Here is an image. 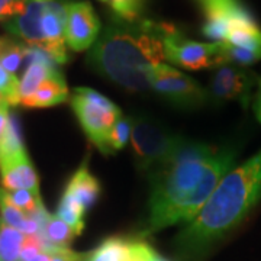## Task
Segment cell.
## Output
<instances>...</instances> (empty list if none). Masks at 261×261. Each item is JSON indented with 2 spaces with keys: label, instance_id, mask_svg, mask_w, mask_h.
Returning <instances> with one entry per match:
<instances>
[{
  "label": "cell",
  "instance_id": "44dd1931",
  "mask_svg": "<svg viewBox=\"0 0 261 261\" xmlns=\"http://www.w3.org/2000/svg\"><path fill=\"white\" fill-rule=\"evenodd\" d=\"M25 58L27 45H22L6 37H0V65L6 71L15 74Z\"/></svg>",
  "mask_w": 261,
  "mask_h": 261
},
{
  "label": "cell",
  "instance_id": "2e32d148",
  "mask_svg": "<svg viewBox=\"0 0 261 261\" xmlns=\"http://www.w3.org/2000/svg\"><path fill=\"white\" fill-rule=\"evenodd\" d=\"M0 215H2V219H0L2 222H5L15 229H19L25 235L41 233V225L13 205L3 187H0Z\"/></svg>",
  "mask_w": 261,
  "mask_h": 261
},
{
  "label": "cell",
  "instance_id": "7c38bea8",
  "mask_svg": "<svg viewBox=\"0 0 261 261\" xmlns=\"http://www.w3.org/2000/svg\"><path fill=\"white\" fill-rule=\"evenodd\" d=\"M47 0H28L27 9L20 15L5 23L10 34L23 39L29 47L44 48L45 38L42 34V16L45 12Z\"/></svg>",
  "mask_w": 261,
  "mask_h": 261
},
{
  "label": "cell",
  "instance_id": "f546056e",
  "mask_svg": "<svg viewBox=\"0 0 261 261\" xmlns=\"http://www.w3.org/2000/svg\"><path fill=\"white\" fill-rule=\"evenodd\" d=\"M254 113H255V118L257 121L261 123V80L258 82V89H257V93H255V99H254Z\"/></svg>",
  "mask_w": 261,
  "mask_h": 261
},
{
  "label": "cell",
  "instance_id": "8fae6325",
  "mask_svg": "<svg viewBox=\"0 0 261 261\" xmlns=\"http://www.w3.org/2000/svg\"><path fill=\"white\" fill-rule=\"evenodd\" d=\"M0 181L6 190H31L39 193V177L27 149L0 161Z\"/></svg>",
  "mask_w": 261,
  "mask_h": 261
},
{
  "label": "cell",
  "instance_id": "8992f818",
  "mask_svg": "<svg viewBox=\"0 0 261 261\" xmlns=\"http://www.w3.org/2000/svg\"><path fill=\"white\" fill-rule=\"evenodd\" d=\"M164 57L170 63L193 71L226 64L222 42L192 41L183 37L171 23L164 38Z\"/></svg>",
  "mask_w": 261,
  "mask_h": 261
},
{
  "label": "cell",
  "instance_id": "6da1fadb",
  "mask_svg": "<svg viewBox=\"0 0 261 261\" xmlns=\"http://www.w3.org/2000/svg\"><path fill=\"white\" fill-rule=\"evenodd\" d=\"M237 152L232 148L186 141L174 157L149 176L147 233L180 222H190L219 181L231 171Z\"/></svg>",
  "mask_w": 261,
  "mask_h": 261
},
{
  "label": "cell",
  "instance_id": "ba28073f",
  "mask_svg": "<svg viewBox=\"0 0 261 261\" xmlns=\"http://www.w3.org/2000/svg\"><path fill=\"white\" fill-rule=\"evenodd\" d=\"M258 77L251 70L233 64H222L216 67L207 89L209 99L216 102L237 100L244 108L250 103L254 84Z\"/></svg>",
  "mask_w": 261,
  "mask_h": 261
},
{
  "label": "cell",
  "instance_id": "f1b7e54d",
  "mask_svg": "<svg viewBox=\"0 0 261 261\" xmlns=\"http://www.w3.org/2000/svg\"><path fill=\"white\" fill-rule=\"evenodd\" d=\"M9 102L8 100H2L0 102V140L5 134V129H6V125H8V121H9Z\"/></svg>",
  "mask_w": 261,
  "mask_h": 261
},
{
  "label": "cell",
  "instance_id": "30bf717a",
  "mask_svg": "<svg viewBox=\"0 0 261 261\" xmlns=\"http://www.w3.org/2000/svg\"><path fill=\"white\" fill-rule=\"evenodd\" d=\"M205 23L202 34L214 42H225L232 25L254 19L240 0H199Z\"/></svg>",
  "mask_w": 261,
  "mask_h": 261
},
{
  "label": "cell",
  "instance_id": "603a6c76",
  "mask_svg": "<svg viewBox=\"0 0 261 261\" xmlns=\"http://www.w3.org/2000/svg\"><path fill=\"white\" fill-rule=\"evenodd\" d=\"M6 195L13 205L31 218L45 211V206L42 203L39 193L31 192V190H6Z\"/></svg>",
  "mask_w": 261,
  "mask_h": 261
},
{
  "label": "cell",
  "instance_id": "9a60e30c",
  "mask_svg": "<svg viewBox=\"0 0 261 261\" xmlns=\"http://www.w3.org/2000/svg\"><path fill=\"white\" fill-rule=\"evenodd\" d=\"M58 71L54 61H32L29 63L22 79L19 80L18 96L19 105L22 100L31 97L37 92V89L42 82H45L49 75Z\"/></svg>",
  "mask_w": 261,
  "mask_h": 261
},
{
  "label": "cell",
  "instance_id": "3957f363",
  "mask_svg": "<svg viewBox=\"0 0 261 261\" xmlns=\"http://www.w3.org/2000/svg\"><path fill=\"white\" fill-rule=\"evenodd\" d=\"M260 200L261 149L219 181L200 212L178 232V251L187 257L206 252L244 222Z\"/></svg>",
  "mask_w": 261,
  "mask_h": 261
},
{
  "label": "cell",
  "instance_id": "484cf974",
  "mask_svg": "<svg viewBox=\"0 0 261 261\" xmlns=\"http://www.w3.org/2000/svg\"><path fill=\"white\" fill-rule=\"evenodd\" d=\"M18 87L19 80L16 75L6 71L0 65V96H3V99H6L10 106L19 105Z\"/></svg>",
  "mask_w": 261,
  "mask_h": 261
},
{
  "label": "cell",
  "instance_id": "4dcf8cb0",
  "mask_svg": "<svg viewBox=\"0 0 261 261\" xmlns=\"http://www.w3.org/2000/svg\"><path fill=\"white\" fill-rule=\"evenodd\" d=\"M147 261H168L167 258H164V257H161L160 254L154 251L152 248H151V251H149L148 257H147Z\"/></svg>",
  "mask_w": 261,
  "mask_h": 261
},
{
  "label": "cell",
  "instance_id": "e0dca14e",
  "mask_svg": "<svg viewBox=\"0 0 261 261\" xmlns=\"http://www.w3.org/2000/svg\"><path fill=\"white\" fill-rule=\"evenodd\" d=\"M39 235L47 244V251L53 248H68L74 237H77L73 228L61 221L57 215H48Z\"/></svg>",
  "mask_w": 261,
  "mask_h": 261
},
{
  "label": "cell",
  "instance_id": "52a82bcc",
  "mask_svg": "<svg viewBox=\"0 0 261 261\" xmlns=\"http://www.w3.org/2000/svg\"><path fill=\"white\" fill-rule=\"evenodd\" d=\"M149 89L180 108H199L209 100L205 87L167 64L155 65L148 75Z\"/></svg>",
  "mask_w": 261,
  "mask_h": 261
},
{
  "label": "cell",
  "instance_id": "d6a6232c",
  "mask_svg": "<svg viewBox=\"0 0 261 261\" xmlns=\"http://www.w3.org/2000/svg\"><path fill=\"white\" fill-rule=\"evenodd\" d=\"M99 2H103V3H108V0H99Z\"/></svg>",
  "mask_w": 261,
  "mask_h": 261
},
{
  "label": "cell",
  "instance_id": "4316f807",
  "mask_svg": "<svg viewBox=\"0 0 261 261\" xmlns=\"http://www.w3.org/2000/svg\"><path fill=\"white\" fill-rule=\"evenodd\" d=\"M28 0H0V20L12 19L27 9Z\"/></svg>",
  "mask_w": 261,
  "mask_h": 261
},
{
  "label": "cell",
  "instance_id": "4fadbf2b",
  "mask_svg": "<svg viewBox=\"0 0 261 261\" xmlns=\"http://www.w3.org/2000/svg\"><path fill=\"white\" fill-rule=\"evenodd\" d=\"M64 192H67L71 197H74L83 207L84 212L93 207L97 199L100 197L102 189H100L99 180L89 171L87 161H84L83 164L77 168L73 177L67 183Z\"/></svg>",
  "mask_w": 261,
  "mask_h": 261
},
{
  "label": "cell",
  "instance_id": "5b68a950",
  "mask_svg": "<svg viewBox=\"0 0 261 261\" xmlns=\"http://www.w3.org/2000/svg\"><path fill=\"white\" fill-rule=\"evenodd\" d=\"M71 108L89 141L102 154L109 151V134L121 116V109L108 97L89 87H75L70 94Z\"/></svg>",
  "mask_w": 261,
  "mask_h": 261
},
{
  "label": "cell",
  "instance_id": "277c9868",
  "mask_svg": "<svg viewBox=\"0 0 261 261\" xmlns=\"http://www.w3.org/2000/svg\"><path fill=\"white\" fill-rule=\"evenodd\" d=\"M186 141L149 118H132L130 144L135 164L141 173L152 176L161 166L176 155Z\"/></svg>",
  "mask_w": 261,
  "mask_h": 261
},
{
  "label": "cell",
  "instance_id": "7a4b0ae2",
  "mask_svg": "<svg viewBox=\"0 0 261 261\" xmlns=\"http://www.w3.org/2000/svg\"><path fill=\"white\" fill-rule=\"evenodd\" d=\"M168 25L152 20L126 22L115 16L89 51L87 63L94 73L130 93L148 92L149 71L166 58Z\"/></svg>",
  "mask_w": 261,
  "mask_h": 261
},
{
  "label": "cell",
  "instance_id": "cb8c5ba5",
  "mask_svg": "<svg viewBox=\"0 0 261 261\" xmlns=\"http://www.w3.org/2000/svg\"><path fill=\"white\" fill-rule=\"evenodd\" d=\"M132 134V118L129 116H119L118 121L115 122L112 130L109 134V151L111 154L115 151L122 149L130 141Z\"/></svg>",
  "mask_w": 261,
  "mask_h": 261
},
{
  "label": "cell",
  "instance_id": "d6986e66",
  "mask_svg": "<svg viewBox=\"0 0 261 261\" xmlns=\"http://www.w3.org/2000/svg\"><path fill=\"white\" fill-rule=\"evenodd\" d=\"M27 235L0 221V258L2 261H20Z\"/></svg>",
  "mask_w": 261,
  "mask_h": 261
},
{
  "label": "cell",
  "instance_id": "7402d4cb",
  "mask_svg": "<svg viewBox=\"0 0 261 261\" xmlns=\"http://www.w3.org/2000/svg\"><path fill=\"white\" fill-rule=\"evenodd\" d=\"M23 149H25V145H23V141H22L19 123L16 121V118L13 115H10L5 134H3V137L0 140V161L9 159L12 155L23 151Z\"/></svg>",
  "mask_w": 261,
  "mask_h": 261
},
{
  "label": "cell",
  "instance_id": "83f0119b",
  "mask_svg": "<svg viewBox=\"0 0 261 261\" xmlns=\"http://www.w3.org/2000/svg\"><path fill=\"white\" fill-rule=\"evenodd\" d=\"M47 252L49 255V261H86V257L68 248H53Z\"/></svg>",
  "mask_w": 261,
  "mask_h": 261
},
{
  "label": "cell",
  "instance_id": "5bb4252c",
  "mask_svg": "<svg viewBox=\"0 0 261 261\" xmlns=\"http://www.w3.org/2000/svg\"><path fill=\"white\" fill-rule=\"evenodd\" d=\"M70 99L68 89L63 74L60 71H56L53 75H49L45 82H42L37 89V92L31 97L22 100L20 105L23 108H51L60 103L67 102Z\"/></svg>",
  "mask_w": 261,
  "mask_h": 261
},
{
  "label": "cell",
  "instance_id": "d4e9b609",
  "mask_svg": "<svg viewBox=\"0 0 261 261\" xmlns=\"http://www.w3.org/2000/svg\"><path fill=\"white\" fill-rule=\"evenodd\" d=\"M116 18L126 22L140 20L145 0H108Z\"/></svg>",
  "mask_w": 261,
  "mask_h": 261
},
{
  "label": "cell",
  "instance_id": "ac0fdd59",
  "mask_svg": "<svg viewBox=\"0 0 261 261\" xmlns=\"http://www.w3.org/2000/svg\"><path fill=\"white\" fill-rule=\"evenodd\" d=\"M129 244V240L123 237H111L90 252L86 261H126Z\"/></svg>",
  "mask_w": 261,
  "mask_h": 261
},
{
  "label": "cell",
  "instance_id": "1f68e13d",
  "mask_svg": "<svg viewBox=\"0 0 261 261\" xmlns=\"http://www.w3.org/2000/svg\"><path fill=\"white\" fill-rule=\"evenodd\" d=\"M27 261H49V255H48V252H41V254H38L37 257Z\"/></svg>",
  "mask_w": 261,
  "mask_h": 261
},
{
  "label": "cell",
  "instance_id": "ffe728a7",
  "mask_svg": "<svg viewBox=\"0 0 261 261\" xmlns=\"http://www.w3.org/2000/svg\"><path fill=\"white\" fill-rule=\"evenodd\" d=\"M84 214L86 212L83 211V207L80 206V203L75 200L74 197H71L67 192H64L61 199H60V203L57 206L56 215L61 221H64L68 226L73 228L75 235H80L83 232Z\"/></svg>",
  "mask_w": 261,
  "mask_h": 261
},
{
  "label": "cell",
  "instance_id": "836d02e7",
  "mask_svg": "<svg viewBox=\"0 0 261 261\" xmlns=\"http://www.w3.org/2000/svg\"><path fill=\"white\" fill-rule=\"evenodd\" d=\"M0 261H2V258H0Z\"/></svg>",
  "mask_w": 261,
  "mask_h": 261
},
{
  "label": "cell",
  "instance_id": "9c48e42d",
  "mask_svg": "<svg viewBox=\"0 0 261 261\" xmlns=\"http://www.w3.org/2000/svg\"><path fill=\"white\" fill-rule=\"evenodd\" d=\"M100 20L87 2H73L65 5L64 38L67 45L75 53L86 51L97 41Z\"/></svg>",
  "mask_w": 261,
  "mask_h": 261
}]
</instances>
